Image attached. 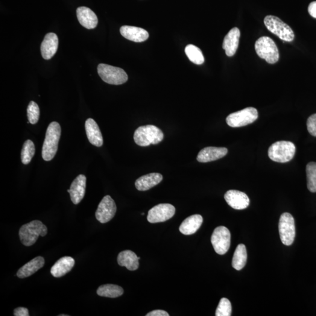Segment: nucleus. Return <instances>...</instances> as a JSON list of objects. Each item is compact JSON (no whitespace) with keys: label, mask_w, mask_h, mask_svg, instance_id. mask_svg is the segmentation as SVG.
<instances>
[{"label":"nucleus","mask_w":316,"mask_h":316,"mask_svg":"<svg viewBox=\"0 0 316 316\" xmlns=\"http://www.w3.org/2000/svg\"><path fill=\"white\" fill-rule=\"evenodd\" d=\"M61 135V127L57 122H52L47 128L42 156L45 161L51 160L57 154Z\"/></svg>","instance_id":"1"},{"label":"nucleus","mask_w":316,"mask_h":316,"mask_svg":"<svg viewBox=\"0 0 316 316\" xmlns=\"http://www.w3.org/2000/svg\"><path fill=\"white\" fill-rule=\"evenodd\" d=\"M48 233L46 225L39 220H34L23 225L19 231L20 242L26 247H30L37 241L40 236L45 237Z\"/></svg>","instance_id":"2"},{"label":"nucleus","mask_w":316,"mask_h":316,"mask_svg":"<svg viewBox=\"0 0 316 316\" xmlns=\"http://www.w3.org/2000/svg\"><path fill=\"white\" fill-rule=\"evenodd\" d=\"M163 137V132L159 128L153 125H147L137 129L134 133V139L138 145L147 146L160 143Z\"/></svg>","instance_id":"3"},{"label":"nucleus","mask_w":316,"mask_h":316,"mask_svg":"<svg viewBox=\"0 0 316 316\" xmlns=\"http://www.w3.org/2000/svg\"><path fill=\"white\" fill-rule=\"evenodd\" d=\"M296 147L294 143L286 140L275 142L268 149V157L274 162L286 163L294 158Z\"/></svg>","instance_id":"4"},{"label":"nucleus","mask_w":316,"mask_h":316,"mask_svg":"<svg viewBox=\"0 0 316 316\" xmlns=\"http://www.w3.org/2000/svg\"><path fill=\"white\" fill-rule=\"evenodd\" d=\"M255 49L257 55L268 63H276L279 59V53L274 41L268 37H262L256 41Z\"/></svg>","instance_id":"5"},{"label":"nucleus","mask_w":316,"mask_h":316,"mask_svg":"<svg viewBox=\"0 0 316 316\" xmlns=\"http://www.w3.org/2000/svg\"><path fill=\"white\" fill-rule=\"evenodd\" d=\"M264 23L268 30L286 42H292L295 34L288 25L277 17L268 16L265 18Z\"/></svg>","instance_id":"6"},{"label":"nucleus","mask_w":316,"mask_h":316,"mask_svg":"<svg viewBox=\"0 0 316 316\" xmlns=\"http://www.w3.org/2000/svg\"><path fill=\"white\" fill-rule=\"evenodd\" d=\"M98 71L99 77L108 84L120 85L128 80L127 73L119 67L101 63L99 64Z\"/></svg>","instance_id":"7"},{"label":"nucleus","mask_w":316,"mask_h":316,"mask_svg":"<svg viewBox=\"0 0 316 316\" xmlns=\"http://www.w3.org/2000/svg\"><path fill=\"white\" fill-rule=\"evenodd\" d=\"M258 117L256 108L247 107L230 114L226 118L227 124L231 127L237 128L252 124Z\"/></svg>","instance_id":"8"},{"label":"nucleus","mask_w":316,"mask_h":316,"mask_svg":"<svg viewBox=\"0 0 316 316\" xmlns=\"http://www.w3.org/2000/svg\"><path fill=\"white\" fill-rule=\"evenodd\" d=\"M279 231L283 244L287 246L291 245L294 242L296 231L295 219L291 214L285 213L280 216Z\"/></svg>","instance_id":"9"},{"label":"nucleus","mask_w":316,"mask_h":316,"mask_svg":"<svg viewBox=\"0 0 316 316\" xmlns=\"http://www.w3.org/2000/svg\"><path fill=\"white\" fill-rule=\"evenodd\" d=\"M214 250L219 255L226 254L229 250L231 234L229 230L224 226L217 227L211 238Z\"/></svg>","instance_id":"10"},{"label":"nucleus","mask_w":316,"mask_h":316,"mask_svg":"<svg viewBox=\"0 0 316 316\" xmlns=\"http://www.w3.org/2000/svg\"><path fill=\"white\" fill-rule=\"evenodd\" d=\"M175 208L170 204H159L149 211L147 219L151 223L164 222L171 219L175 214Z\"/></svg>","instance_id":"11"},{"label":"nucleus","mask_w":316,"mask_h":316,"mask_svg":"<svg viewBox=\"0 0 316 316\" xmlns=\"http://www.w3.org/2000/svg\"><path fill=\"white\" fill-rule=\"evenodd\" d=\"M117 206L115 201L110 196H105L99 203L96 212V219L101 223L110 221L115 216Z\"/></svg>","instance_id":"12"},{"label":"nucleus","mask_w":316,"mask_h":316,"mask_svg":"<svg viewBox=\"0 0 316 316\" xmlns=\"http://www.w3.org/2000/svg\"><path fill=\"white\" fill-rule=\"evenodd\" d=\"M224 198L228 204L236 210L245 209L250 204L248 196L238 190H228L224 195Z\"/></svg>","instance_id":"13"},{"label":"nucleus","mask_w":316,"mask_h":316,"mask_svg":"<svg viewBox=\"0 0 316 316\" xmlns=\"http://www.w3.org/2000/svg\"><path fill=\"white\" fill-rule=\"evenodd\" d=\"M86 177L84 175H79L73 180L70 188L67 190L73 204H78L83 200L86 192Z\"/></svg>","instance_id":"14"},{"label":"nucleus","mask_w":316,"mask_h":316,"mask_svg":"<svg viewBox=\"0 0 316 316\" xmlns=\"http://www.w3.org/2000/svg\"><path fill=\"white\" fill-rule=\"evenodd\" d=\"M58 45L59 40L57 34H47L40 46L41 54L43 58L46 60L51 59L57 53Z\"/></svg>","instance_id":"15"},{"label":"nucleus","mask_w":316,"mask_h":316,"mask_svg":"<svg viewBox=\"0 0 316 316\" xmlns=\"http://www.w3.org/2000/svg\"><path fill=\"white\" fill-rule=\"evenodd\" d=\"M228 153V149L224 147L204 148L199 152L197 160L199 162L206 163L221 159Z\"/></svg>","instance_id":"16"},{"label":"nucleus","mask_w":316,"mask_h":316,"mask_svg":"<svg viewBox=\"0 0 316 316\" xmlns=\"http://www.w3.org/2000/svg\"><path fill=\"white\" fill-rule=\"evenodd\" d=\"M240 31L238 28H234L225 37L222 48L225 50L228 57H231L236 54L238 48Z\"/></svg>","instance_id":"17"},{"label":"nucleus","mask_w":316,"mask_h":316,"mask_svg":"<svg viewBox=\"0 0 316 316\" xmlns=\"http://www.w3.org/2000/svg\"><path fill=\"white\" fill-rule=\"evenodd\" d=\"M77 17L80 24L88 29L95 28L98 24L96 14L89 8L80 7L76 10Z\"/></svg>","instance_id":"18"},{"label":"nucleus","mask_w":316,"mask_h":316,"mask_svg":"<svg viewBox=\"0 0 316 316\" xmlns=\"http://www.w3.org/2000/svg\"><path fill=\"white\" fill-rule=\"evenodd\" d=\"M120 33L126 39L136 42H142L147 40L149 34L142 28L136 26L124 25L120 28Z\"/></svg>","instance_id":"19"},{"label":"nucleus","mask_w":316,"mask_h":316,"mask_svg":"<svg viewBox=\"0 0 316 316\" xmlns=\"http://www.w3.org/2000/svg\"><path fill=\"white\" fill-rule=\"evenodd\" d=\"M85 128L90 143L97 147H101L103 144V138L99 125L95 120L88 118L85 122Z\"/></svg>","instance_id":"20"},{"label":"nucleus","mask_w":316,"mask_h":316,"mask_svg":"<svg viewBox=\"0 0 316 316\" xmlns=\"http://www.w3.org/2000/svg\"><path fill=\"white\" fill-rule=\"evenodd\" d=\"M162 180V175L158 173H152L138 178L135 185L139 191H146L157 185Z\"/></svg>","instance_id":"21"},{"label":"nucleus","mask_w":316,"mask_h":316,"mask_svg":"<svg viewBox=\"0 0 316 316\" xmlns=\"http://www.w3.org/2000/svg\"><path fill=\"white\" fill-rule=\"evenodd\" d=\"M75 260L70 257H61L51 269V273L55 277L63 276L72 270L75 265Z\"/></svg>","instance_id":"22"},{"label":"nucleus","mask_w":316,"mask_h":316,"mask_svg":"<svg viewBox=\"0 0 316 316\" xmlns=\"http://www.w3.org/2000/svg\"><path fill=\"white\" fill-rule=\"evenodd\" d=\"M45 265V259L42 257H37L32 259L18 271L17 275L19 278L27 277L34 274Z\"/></svg>","instance_id":"23"},{"label":"nucleus","mask_w":316,"mask_h":316,"mask_svg":"<svg viewBox=\"0 0 316 316\" xmlns=\"http://www.w3.org/2000/svg\"><path fill=\"white\" fill-rule=\"evenodd\" d=\"M203 219L199 215H195L189 217L182 222L179 227V231L184 235H192L195 234L203 223Z\"/></svg>","instance_id":"24"},{"label":"nucleus","mask_w":316,"mask_h":316,"mask_svg":"<svg viewBox=\"0 0 316 316\" xmlns=\"http://www.w3.org/2000/svg\"><path fill=\"white\" fill-rule=\"evenodd\" d=\"M139 257L130 250L121 252L117 257V262L121 266H125L129 271H136L139 267Z\"/></svg>","instance_id":"25"},{"label":"nucleus","mask_w":316,"mask_h":316,"mask_svg":"<svg viewBox=\"0 0 316 316\" xmlns=\"http://www.w3.org/2000/svg\"><path fill=\"white\" fill-rule=\"evenodd\" d=\"M247 260V252L245 246L241 244L237 246L232 260L233 267L237 271L244 267Z\"/></svg>","instance_id":"26"},{"label":"nucleus","mask_w":316,"mask_h":316,"mask_svg":"<svg viewBox=\"0 0 316 316\" xmlns=\"http://www.w3.org/2000/svg\"><path fill=\"white\" fill-rule=\"evenodd\" d=\"M97 294L99 296L110 298H116L124 294V290L119 286L107 284L99 287L97 291Z\"/></svg>","instance_id":"27"},{"label":"nucleus","mask_w":316,"mask_h":316,"mask_svg":"<svg viewBox=\"0 0 316 316\" xmlns=\"http://www.w3.org/2000/svg\"><path fill=\"white\" fill-rule=\"evenodd\" d=\"M185 53L189 59L193 63L201 64L204 63V58L201 50L195 45H187L185 48Z\"/></svg>","instance_id":"28"},{"label":"nucleus","mask_w":316,"mask_h":316,"mask_svg":"<svg viewBox=\"0 0 316 316\" xmlns=\"http://www.w3.org/2000/svg\"><path fill=\"white\" fill-rule=\"evenodd\" d=\"M307 188L310 192H316V162H310L306 166Z\"/></svg>","instance_id":"29"},{"label":"nucleus","mask_w":316,"mask_h":316,"mask_svg":"<svg viewBox=\"0 0 316 316\" xmlns=\"http://www.w3.org/2000/svg\"><path fill=\"white\" fill-rule=\"evenodd\" d=\"M35 148L33 142L31 140H26L23 143L21 151V161L24 165H28L31 162L32 158L35 155Z\"/></svg>","instance_id":"30"},{"label":"nucleus","mask_w":316,"mask_h":316,"mask_svg":"<svg viewBox=\"0 0 316 316\" xmlns=\"http://www.w3.org/2000/svg\"><path fill=\"white\" fill-rule=\"evenodd\" d=\"M27 116L28 121L31 124H37L40 118V110L36 102L33 101L29 102L27 108Z\"/></svg>","instance_id":"31"},{"label":"nucleus","mask_w":316,"mask_h":316,"mask_svg":"<svg viewBox=\"0 0 316 316\" xmlns=\"http://www.w3.org/2000/svg\"><path fill=\"white\" fill-rule=\"evenodd\" d=\"M232 313V307L229 300L222 298L219 301L216 312V316H230Z\"/></svg>","instance_id":"32"},{"label":"nucleus","mask_w":316,"mask_h":316,"mask_svg":"<svg viewBox=\"0 0 316 316\" xmlns=\"http://www.w3.org/2000/svg\"><path fill=\"white\" fill-rule=\"evenodd\" d=\"M307 130L312 136L316 137V114H313L307 119Z\"/></svg>","instance_id":"33"},{"label":"nucleus","mask_w":316,"mask_h":316,"mask_svg":"<svg viewBox=\"0 0 316 316\" xmlns=\"http://www.w3.org/2000/svg\"><path fill=\"white\" fill-rule=\"evenodd\" d=\"M14 315L15 316H29V311L25 307H18L14 310Z\"/></svg>","instance_id":"34"},{"label":"nucleus","mask_w":316,"mask_h":316,"mask_svg":"<svg viewBox=\"0 0 316 316\" xmlns=\"http://www.w3.org/2000/svg\"><path fill=\"white\" fill-rule=\"evenodd\" d=\"M168 313L162 310H154L146 315V316H169Z\"/></svg>","instance_id":"35"},{"label":"nucleus","mask_w":316,"mask_h":316,"mask_svg":"<svg viewBox=\"0 0 316 316\" xmlns=\"http://www.w3.org/2000/svg\"><path fill=\"white\" fill-rule=\"evenodd\" d=\"M308 11L310 16L316 19V1L310 3L308 7Z\"/></svg>","instance_id":"36"},{"label":"nucleus","mask_w":316,"mask_h":316,"mask_svg":"<svg viewBox=\"0 0 316 316\" xmlns=\"http://www.w3.org/2000/svg\"><path fill=\"white\" fill-rule=\"evenodd\" d=\"M59 316H69V315H59Z\"/></svg>","instance_id":"37"},{"label":"nucleus","mask_w":316,"mask_h":316,"mask_svg":"<svg viewBox=\"0 0 316 316\" xmlns=\"http://www.w3.org/2000/svg\"><path fill=\"white\" fill-rule=\"evenodd\" d=\"M145 215L144 213H142V215Z\"/></svg>","instance_id":"38"}]
</instances>
